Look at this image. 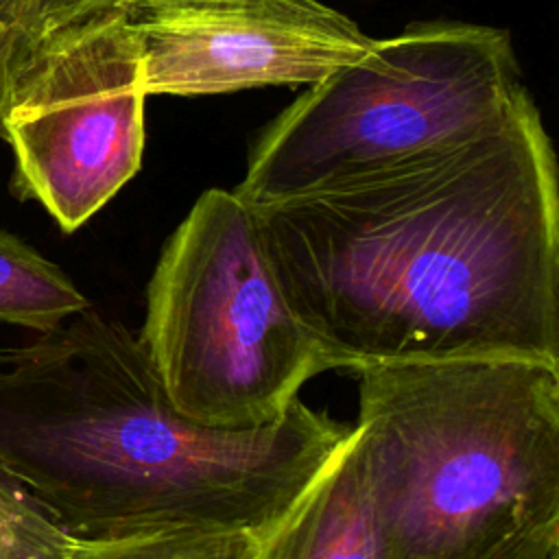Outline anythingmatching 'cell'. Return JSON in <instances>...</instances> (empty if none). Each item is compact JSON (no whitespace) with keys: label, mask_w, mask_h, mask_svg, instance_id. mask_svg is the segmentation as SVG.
I'll return each instance as SVG.
<instances>
[{"label":"cell","mask_w":559,"mask_h":559,"mask_svg":"<svg viewBox=\"0 0 559 559\" xmlns=\"http://www.w3.org/2000/svg\"><path fill=\"white\" fill-rule=\"evenodd\" d=\"M251 207L332 369L559 367V170L531 94L472 140Z\"/></svg>","instance_id":"cell-1"},{"label":"cell","mask_w":559,"mask_h":559,"mask_svg":"<svg viewBox=\"0 0 559 559\" xmlns=\"http://www.w3.org/2000/svg\"><path fill=\"white\" fill-rule=\"evenodd\" d=\"M301 400L253 430L186 417L138 334L92 306L0 352V463L76 539H264L352 437Z\"/></svg>","instance_id":"cell-2"},{"label":"cell","mask_w":559,"mask_h":559,"mask_svg":"<svg viewBox=\"0 0 559 559\" xmlns=\"http://www.w3.org/2000/svg\"><path fill=\"white\" fill-rule=\"evenodd\" d=\"M354 439L378 559L559 557V367H367Z\"/></svg>","instance_id":"cell-3"},{"label":"cell","mask_w":559,"mask_h":559,"mask_svg":"<svg viewBox=\"0 0 559 559\" xmlns=\"http://www.w3.org/2000/svg\"><path fill=\"white\" fill-rule=\"evenodd\" d=\"M526 94L509 31L413 22L306 85L258 133L234 192L266 205L404 164L498 127Z\"/></svg>","instance_id":"cell-4"},{"label":"cell","mask_w":559,"mask_h":559,"mask_svg":"<svg viewBox=\"0 0 559 559\" xmlns=\"http://www.w3.org/2000/svg\"><path fill=\"white\" fill-rule=\"evenodd\" d=\"M138 338L170 402L221 430L280 419L332 369L277 282L253 207L223 188L201 192L162 247Z\"/></svg>","instance_id":"cell-5"},{"label":"cell","mask_w":559,"mask_h":559,"mask_svg":"<svg viewBox=\"0 0 559 559\" xmlns=\"http://www.w3.org/2000/svg\"><path fill=\"white\" fill-rule=\"evenodd\" d=\"M146 98L127 9L39 44L0 109L13 192L37 201L66 234L79 229L140 170Z\"/></svg>","instance_id":"cell-6"},{"label":"cell","mask_w":559,"mask_h":559,"mask_svg":"<svg viewBox=\"0 0 559 559\" xmlns=\"http://www.w3.org/2000/svg\"><path fill=\"white\" fill-rule=\"evenodd\" d=\"M127 15L148 96L314 85L373 44L319 0H135Z\"/></svg>","instance_id":"cell-7"},{"label":"cell","mask_w":559,"mask_h":559,"mask_svg":"<svg viewBox=\"0 0 559 559\" xmlns=\"http://www.w3.org/2000/svg\"><path fill=\"white\" fill-rule=\"evenodd\" d=\"M255 559H378L354 430L299 502L260 542Z\"/></svg>","instance_id":"cell-8"},{"label":"cell","mask_w":559,"mask_h":559,"mask_svg":"<svg viewBox=\"0 0 559 559\" xmlns=\"http://www.w3.org/2000/svg\"><path fill=\"white\" fill-rule=\"evenodd\" d=\"M85 308L87 297L55 262L0 229V325L44 334Z\"/></svg>","instance_id":"cell-9"},{"label":"cell","mask_w":559,"mask_h":559,"mask_svg":"<svg viewBox=\"0 0 559 559\" xmlns=\"http://www.w3.org/2000/svg\"><path fill=\"white\" fill-rule=\"evenodd\" d=\"M260 537L240 531H181L76 539L63 559H255Z\"/></svg>","instance_id":"cell-10"},{"label":"cell","mask_w":559,"mask_h":559,"mask_svg":"<svg viewBox=\"0 0 559 559\" xmlns=\"http://www.w3.org/2000/svg\"><path fill=\"white\" fill-rule=\"evenodd\" d=\"M76 542L0 463V559H63Z\"/></svg>","instance_id":"cell-11"},{"label":"cell","mask_w":559,"mask_h":559,"mask_svg":"<svg viewBox=\"0 0 559 559\" xmlns=\"http://www.w3.org/2000/svg\"><path fill=\"white\" fill-rule=\"evenodd\" d=\"M135 0H22L17 17V66L15 74L31 52L61 31L100 15L111 9H127Z\"/></svg>","instance_id":"cell-12"},{"label":"cell","mask_w":559,"mask_h":559,"mask_svg":"<svg viewBox=\"0 0 559 559\" xmlns=\"http://www.w3.org/2000/svg\"><path fill=\"white\" fill-rule=\"evenodd\" d=\"M22 0H0V109L17 66V17Z\"/></svg>","instance_id":"cell-13"}]
</instances>
